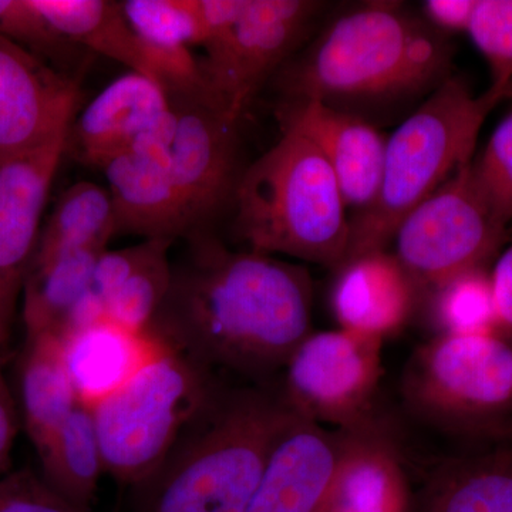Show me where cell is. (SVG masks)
Wrapping results in <instances>:
<instances>
[{
  "mask_svg": "<svg viewBox=\"0 0 512 512\" xmlns=\"http://www.w3.org/2000/svg\"><path fill=\"white\" fill-rule=\"evenodd\" d=\"M148 330L165 350L205 369L264 376L312 333L309 272L274 255L231 251L197 232Z\"/></svg>",
  "mask_w": 512,
  "mask_h": 512,
  "instance_id": "6da1fadb",
  "label": "cell"
},
{
  "mask_svg": "<svg viewBox=\"0 0 512 512\" xmlns=\"http://www.w3.org/2000/svg\"><path fill=\"white\" fill-rule=\"evenodd\" d=\"M446 33L399 3L373 2L343 13L285 63V101L319 100L340 110L392 106L426 96L450 79Z\"/></svg>",
  "mask_w": 512,
  "mask_h": 512,
  "instance_id": "7a4b0ae2",
  "label": "cell"
},
{
  "mask_svg": "<svg viewBox=\"0 0 512 512\" xmlns=\"http://www.w3.org/2000/svg\"><path fill=\"white\" fill-rule=\"evenodd\" d=\"M296 414L261 390L218 397L146 481L140 512H248L272 447Z\"/></svg>",
  "mask_w": 512,
  "mask_h": 512,
  "instance_id": "3957f363",
  "label": "cell"
},
{
  "mask_svg": "<svg viewBox=\"0 0 512 512\" xmlns=\"http://www.w3.org/2000/svg\"><path fill=\"white\" fill-rule=\"evenodd\" d=\"M232 201L249 251L336 271L346 261L348 207L328 161L296 131L282 128L278 143L242 171Z\"/></svg>",
  "mask_w": 512,
  "mask_h": 512,
  "instance_id": "277c9868",
  "label": "cell"
},
{
  "mask_svg": "<svg viewBox=\"0 0 512 512\" xmlns=\"http://www.w3.org/2000/svg\"><path fill=\"white\" fill-rule=\"evenodd\" d=\"M507 96L493 89L476 96L456 76L429 94L386 140L382 184L350 221L346 261L386 249L404 218L471 163L485 120Z\"/></svg>",
  "mask_w": 512,
  "mask_h": 512,
  "instance_id": "5b68a950",
  "label": "cell"
},
{
  "mask_svg": "<svg viewBox=\"0 0 512 512\" xmlns=\"http://www.w3.org/2000/svg\"><path fill=\"white\" fill-rule=\"evenodd\" d=\"M218 399L211 370L160 350L130 379L92 406L106 473L143 485L185 430Z\"/></svg>",
  "mask_w": 512,
  "mask_h": 512,
  "instance_id": "8992f818",
  "label": "cell"
},
{
  "mask_svg": "<svg viewBox=\"0 0 512 512\" xmlns=\"http://www.w3.org/2000/svg\"><path fill=\"white\" fill-rule=\"evenodd\" d=\"M403 396L447 429L500 431L512 414V343L498 333H441L407 363Z\"/></svg>",
  "mask_w": 512,
  "mask_h": 512,
  "instance_id": "52a82bcc",
  "label": "cell"
},
{
  "mask_svg": "<svg viewBox=\"0 0 512 512\" xmlns=\"http://www.w3.org/2000/svg\"><path fill=\"white\" fill-rule=\"evenodd\" d=\"M470 164L417 205L394 234V256L417 291L433 292L458 275L483 269L503 242L505 229L481 200Z\"/></svg>",
  "mask_w": 512,
  "mask_h": 512,
  "instance_id": "ba28073f",
  "label": "cell"
},
{
  "mask_svg": "<svg viewBox=\"0 0 512 512\" xmlns=\"http://www.w3.org/2000/svg\"><path fill=\"white\" fill-rule=\"evenodd\" d=\"M383 339L352 330L312 332L286 363L285 403L338 430L379 429L373 404L382 377Z\"/></svg>",
  "mask_w": 512,
  "mask_h": 512,
  "instance_id": "9c48e42d",
  "label": "cell"
},
{
  "mask_svg": "<svg viewBox=\"0 0 512 512\" xmlns=\"http://www.w3.org/2000/svg\"><path fill=\"white\" fill-rule=\"evenodd\" d=\"M322 9L315 0H248L237 22L205 47L200 64L208 94L229 119L239 123L262 84L308 36Z\"/></svg>",
  "mask_w": 512,
  "mask_h": 512,
  "instance_id": "30bf717a",
  "label": "cell"
},
{
  "mask_svg": "<svg viewBox=\"0 0 512 512\" xmlns=\"http://www.w3.org/2000/svg\"><path fill=\"white\" fill-rule=\"evenodd\" d=\"M171 106L168 161L192 235L234 198L238 123L207 97H178Z\"/></svg>",
  "mask_w": 512,
  "mask_h": 512,
  "instance_id": "8fae6325",
  "label": "cell"
},
{
  "mask_svg": "<svg viewBox=\"0 0 512 512\" xmlns=\"http://www.w3.org/2000/svg\"><path fill=\"white\" fill-rule=\"evenodd\" d=\"M67 134L69 128L45 146L0 164V363L12 339Z\"/></svg>",
  "mask_w": 512,
  "mask_h": 512,
  "instance_id": "7c38bea8",
  "label": "cell"
},
{
  "mask_svg": "<svg viewBox=\"0 0 512 512\" xmlns=\"http://www.w3.org/2000/svg\"><path fill=\"white\" fill-rule=\"evenodd\" d=\"M79 87L46 60L0 37V164L45 146L70 127Z\"/></svg>",
  "mask_w": 512,
  "mask_h": 512,
  "instance_id": "4fadbf2b",
  "label": "cell"
},
{
  "mask_svg": "<svg viewBox=\"0 0 512 512\" xmlns=\"http://www.w3.org/2000/svg\"><path fill=\"white\" fill-rule=\"evenodd\" d=\"M171 111L173 106L161 123L100 168L116 211L117 234L170 241L191 235L168 161Z\"/></svg>",
  "mask_w": 512,
  "mask_h": 512,
  "instance_id": "5bb4252c",
  "label": "cell"
},
{
  "mask_svg": "<svg viewBox=\"0 0 512 512\" xmlns=\"http://www.w3.org/2000/svg\"><path fill=\"white\" fill-rule=\"evenodd\" d=\"M279 123L318 148L328 161L346 207L365 211L382 184L386 140L369 120L319 100H289L278 111Z\"/></svg>",
  "mask_w": 512,
  "mask_h": 512,
  "instance_id": "9a60e30c",
  "label": "cell"
},
{
  "mask_svg": "<svg viewBox=\"0 0 512 512\" xmlns=\"http://www.w3.org/2000/svg\"><path fill=\"white\" fill-rule=\"evenodd\" d=\"M346 444V431L296 414L276 440L248 512H325Z\"/></svg>",
  "mask_w": 512,
  "mask_h": 512,
  "instance_id": "2e32d148",
  "label": "cell"
},
{
  "mask_svg": "<svg viewBox=\"0 0 512 512\" xmlns=\"http://www.w3.org/2000/svg\"><path fill=\"white\" fill-rule=\"evenodd\" d=\"M170 110V96L160 84L143 74H123L72 120L66 154L101 168L161 123Z\"/></svg>",
  "mask_w": 512,
  "mask_h": 512,
  "instance_id": "e0dca14e",
  "label": "cell"
},
{
  "mask_svg": "<svg viewBox=\"0 0 512 512\" xmlns=\"http://www.w3.org/2000/svg\"><path fill=\"white\" fill-rule=\"evenodd\" d=\"M170 239H144L141 244L103 252L94 268L90 295L103 318L120 328L148 335L170 291L173 265Z\"/></svg>",
  "mask_w": 512,
  "mask_h": 512,
  "instance_id": "ac0fdd59",
  "label": "cell"
},
{
  "mask_svg": "<svg viewBox=\"0 0 512 512\" xmlns=\"http://www.w3.org/2000/svg\"><path fill=\"white\" fill-rule=\"evenodd\" d=\"M417 293L399 259L380 249L340 266L330 302L340 329L384 340L406 325Z\"/></svg>",
  "mask_w": 512,
  "mask_h": 512,
  "instance_id": "d6986e66",
  "label": "cell"
},
{
  "mask_svg": "<svg viewBox=\"0 0 512 512\" xmlns=\"http://www.w3.org/2000/svg\"><path fill=\"white\" fill-rule=\"evenodd\" d=\"M409 500L399 453L380 429L346 431L325 512H404Z\"/></svg>",
  "mask_w": 512,
  "mask_h": 512,
  "instance_id": "ffe728a7",
  "label": "cell"
},
{
  "mask_svg": "<svg viewBox=\"0 0 512 512\" xmlns=\"http://www.w3.org/2000/svg\"><path fill=\"white\" fill-rule=\"evenodd\" d=\"M63 346L77 397L86 406L116 390L163 350L150 336L104 318L73 330L63 339Z\"/></svg>",
  "mask_w": 512,
  "mask_h": 512,
  "instance_id": "44dd1931",
  "label": "cell"
},
{
  "mask_svg": "<svg viewBox=\"0 0 512 512\" xmlns=\"http://www.w3.org/2000/svg\"><path fill=\"white\" fill-rule=\"evenodd\" d=\"M53 30L70 45L123 64L128 72L157 82L153 47L128 22L121 2L111 0H33Z\"/></svg>",
  "mask_w": 512,
  "mask_h": 512,
  "instance_id": "7402d4cb",
  "label": "cell"
},
{
  "mask_svg": "<svg viewBox=\"0 0 512 512\" xmlns=\"http://www.w3.org/2000/svg\"><path fill=\"white\" fill-rule=\"evenodd\" d=\"M79 403L63 340L55 336L26 338L19 363V409L37 456Z\"/></svg>",
  "mask_w": 512,
  "mask_h": 512,
  "instance_id": "603a6c76",
  "label": "cell"
},
{
  "mask_svg": "<svg viewBox=\"0 0 512 512\" xmlns=\"http://www.w3.org/2000/svg\"><path fill=\"white\" fill-rule=\"evenodd\" d=\"M107 249H87L30 265L22 295L26 338L63 340L92 289L94 268Z\"/></svg>",
  "mask_w": 512,
  "mask_h": 512,
  "instance_id": "cb8c5ba5",
  "label": "cell"
},
{
  "mask_svg": "<svg viewBox=\"0 0 512 512\" xmlns=\"http://www.w3.org/2000/svg\"><path fill=\"white\" fill-rule=\"evenodd\" d=\"M116 234V211L109 190L80 181L60 195L42 225L32 264L87 249H109Z\"/></svg>",
  "mask_w": 512,
  "mask_h": 512,
  "instance_id": "d4e9b609",
  "label": "cell"
},
{
  "mask_svg": "<svg viewBox=\"0 0 512 512\" xmlns=\"http://www.w3.org/2000/svg\"><path fill=\"white\" fill-rule=\"evenodd\" d=\"M43 480L74 507L89 512L106 473L92 409L79 403L39 454Z\"/></svg>",
  "mask_w": 512,
  "mask_h": 512,
  "instance_id": "484cf974",
  "label": "cell"
},
{
  "mask_svg": "<svg viewBox=\"0 0 512 512\" xmlns=\"http://www.w3.org/2000/svg\"><path fill=\"white\" fill-rule=\"evenodd\" d=\"M429 512H512V451L448 464L436 478Z\"/></svg>",
  "mask_w": 512,
  "mask_h": 512,
  "instance_id": "4316f807",
  "label": "cell"
},
{
  "mask_svg": "<svg viewBox=\"0 0 512 512\" xmlns=\"http://www.w3.org/2000/svg\"><path fill=\"white\" fill-rule=\"evenodd\" d=\"M433 315L444 335L497 333L490 275L466 272L434 289Z\"/></svg>",
  "mask_w": 512,
  "mask_h": 512,
  "instance_id": "83f0119b",
  "label": "cell"
},
{
  "mask_svg": "<svg viewBox=\"0 0 512 512\" xmlns=\"http://www.w3.org/2000/svg\"><path fill=\"white\" fill-rule=\"evenodd\" d=\"M474 187L501 228L512 221V111L495 127L481 156L470 164Z\"/></svg>",
  "mask_w": 512,
  "mask_h": 512,
  "instance_id": "f1b7e54d",
  "label": "cell"
},
{
  "mask_svg": "<svg viewBox=\"0 0 512 512\" xmlns=\"http://www.w3.org/2000/svg\"><path fill=\"white\" fill-rule=\"evenodd\" d=\"M128 22L150 45L165 49L200 46V28L192 0H126Z\"/></svg>",
  "mask_w": 512,
  "mask_h": 512,
  "instance_id": "f546056e",
  "label": "cell"
},
{
  "mask_svg": "<svg viewBox=\"0 0 512 512\" xmlns=\"http://www.w3.org/2000/svg\"><path fill=\"white\" fill-rule=\"evenodd\" d=\"M468 35L491 74L490 89L512 90V0H477Z\"/></svg>",
  "mask_w": 512,
  "mask_h": 512,
  "instance_id": "4dcf8cb0",
  "label": "cell"
},
{
  "mask_svg": "<svg viewBox=\"0 0 512 512\" xmlns=\"http://www.w3.org/2000/svg\"><path fill=\"white\" fill-rule=\"evenodd\" d=\"M0 37L40 59H60L73 45L57 35L33 0H0Z\"/></svg>",
  "mask_w": 512,
  "mask_h": 512,
  "instance_id": "1f68e13d",
  "label": "cell"
},
{
  "mask_svg": "<svg viewBox=\"0 0 512 512\" xmlns=\"http://www.w3.org/2000/svg\"><path fill=\"white\" fill-rule=\"evenodd\" d=\"M0 512H86L29 471L0 478Z\"/></svg>",
  "mask_w": 512,
  "mask_h": 512,
  "instance_id": "d6a6232c",
  "label": "cell"
},
{
  "mask_svg": "<svg viewBox=\"0 0 512 512\" xmlns=\"http://www.w3.org/2000/svg\"><path fill=\"white\" fill-rule=\"evenodd\" d=\"M490 281L497 333L512 338V247L498 258Z\"/></svg>",
  "mask_w": 512,
  "mask_h": 512,
  "instance_id": "836d02e7",
  "label": "cell"
},
{
  "mask_svg": "<svg viewBox=\"0 0 512 512\" xmlns=\"http://www.w3.org/2000/svg\"><path fill=\"white\" fill-rule=\"evenodd\" d=\"M477 0H429L423 10L427 22L443 33L467 32Z\"/></svg>",
  "mask_w": 512,
  "mask_h": 512,
  "instance_id": "e575fe53",
  "label": "cell"
},
{
  "mask_svg": "<svg viewBox=\"0 0 512 512\" xmlns=\"http://www.w3.org/2000/svg\"><path fill=\"white\" fill-rule=\"evenodd\" d=\"M19 429L18 404L10 392L0 363V471L8 464Z\"/></svg>",
  "mask_w": 512,
  "mask_h": 512,
  "instance_id": "d590c367",
  "label": "cell"
},
{
  "mask_svg": "<svg viewBox=\"0 0 512 512\" xmlns=\"http://www.w3.org/2000/svg\"><path fill=\"white\" fill-rule=\"evenodd\" d=\"M500 433L512 434V421H510V423L505 424L503 429L500 430Z\"/></svg>",
  "mask_w": 512,
  "mask_h": 512,
  "instance_id": "8d00e7d4",
  "label": "cell"
}]
</instances>
